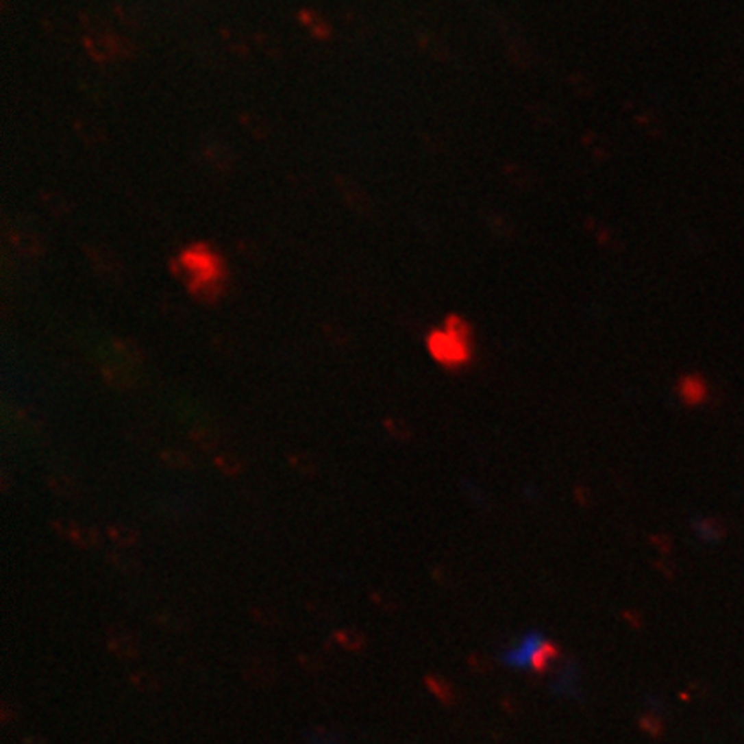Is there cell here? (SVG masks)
<instances>
[{
	"label": "cell",
	"instance_id": "7a4b0ae2",
	"mask_svg": "<svg viewBox=\"0 0 744 744\" xmlns=\"http://www.w3.org/2000/svg\"><path fill=\"white\" fill-rule=\"evenodd\" d=\"M429 354L447 367H458L471 358L469 330L460 319L447 321L441 330L432 331L427 338Z\"/></svg>",
	"mask_w": 744,
	"mask_h": 744
},
{
	"label": "cell",
	"instance_id": "6da1fadb",
	"mask_svg": "<svg viewBox=\"0 0 744 744\" xmlns=\"http://www.w3.org/2000/svg\"><path fill=\"white\" fill-rule=\"evenodd\" d=\"M179 271L195 293L209 298L221 290L224 266L221 257L206 245H193L179 256Z\"/></svg>",
	"mask_w": 744,
	"mask_h": 744
},
{
	"label": "cell",
	"instance_id": "3957f363",
	"mask_svg": "<svg viewBox=\"0 0 744 744\" xmlns=\"http://www.w3.org/2000/svg\"><path fill=\"white\" fill-rule=\"evenodd\" d=\"M543 649H545V645H543L541 639L536 638V636H532V638H525L524 643H522V645L519 646L517 649L510 652V655H508V660H510L512 663H517V665H528V663H536V662H531V660L539 658V655L543 653Z\"/></svg>",
	"mask_w": 744,
	"mask_h": 744
}]
</instances>
